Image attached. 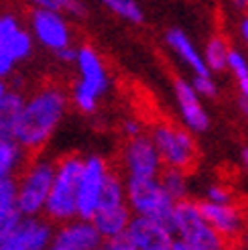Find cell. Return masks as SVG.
I'll return each instance as SVG.
<instances>
[{
	"label": "cell",
	"instance_id": "6da1fadb",
	"mask_svg": "<svg viewBox=\"0 0 248 250\" xmlns=\"http://www.w3.org/2000/svg\"><path fill=\"white\" fill-rule=\"evenodd\" d=\"M67 96L55 85L43 87L31 98H24L21 114L12 128L15 139L24 151H37L53 136L63 120Z\"/></svg>",
	"mask_w": 248,
	"mask_h": 250
},
{
	"label": "cell",
	"instance_id": "7a4b0ae2",
	"mask_svg": "<svg viewBox=\"0 0 248 250\" xmlns=\"http://www.w3.org/2000/svg\"><path fill=\"white\" fill-rule=\"evenodd\" d=\"M173 246L171 250H220L226 240L202 216L200 206L187 197L175 202L173 208Z\"/></svg>",
	"mask_w": 248,
	"mask_h": 250
},
{
	"label": "cell",
	"instance_id": "3957f363",
	"mask_svg": "<svg viewBox=\"0 0 248 250\" xmlns=\"http://www.w3.org/2000/svg\"><path fill=\"white\" fill-rule=\"evenodd\" d=\"M83 169L82 157H65L59 163H55V175L53 183L49 189L43 216L51 222H67L71 218H78L76 199H78V183Z\"/></svg>",
	"mask_w": 248,
	"mask_h": 250
},
{
	"label": "cell",
	"instance_id": "277c9868",
	"mask_svg": "<svg viewBox=\"0 0 248 250\" xmlns=\"http://www.w3.org/2000/svg\"><path fill=\"white\" fill-rule=\"evenodd\" d=\"M124 185H126V204L132 214L148 216L171 228L175 199L165 191L159 177H128L126 175Z\"/></svg>",
	"mask_w": 248,
	"mask_h": 250
},
{
	"label": "cell",
	"instance_id": "5b68a950",
	"mask_svg": "<svg viewBox=\"0 0 248 250\" xmlns=\"http://www.w3.org/2000/svg\"><path fill=\"white\" fill-rule=\"evenodd\" d=\"M76 65L80 71V80L73 87V102L83 112V114H92L98 106L100 96L108 90V73L102 63L100 55H98L92 47H80L76 55Z\"/></svg>",
	"mask_w": 248,
	"mask_h": 250
},
{
	"label": "cell",
	"instance_id": "8992f818",
	"mask_svg": "<svg viewBox=\"0 0 248 250\" xmlns=\"http://www.w3.org/2000/svg\"><path fill=\"white\" fill-rule=\"evenodd\" d=\"M55 163L47 159L33 161L17 181V209L22 216H41L53 183Z\"/></svg>",
	"mask_w": 248,
	"mask_h": 250
},
{
	"label": "cell",
	"instance_id": "52a82bcc",
	"mask_svg": "<svg viewBox=\"0 0 248 250\" xmlns=\"http://www.w3.org/2000/svg\"><path fill=\"white\" fill-rule=\"evenodd\" d=\"M151 139L163 161V167H175L187 171L197 157V148L191 132L173 124H159L155 126Z\"/></svg>",
	"mask_w": 248,
	"mask_h": 250
},
{
	"label": "cell",
	"instance_id": "ba28073f",
	"mask_svg": "<svg viewBox=\"0 0 248 250\" xmlns=\"http://www.w3.org/2000/svg\"><path fill=\"white\" fill-rule=\"evenodd\" d=\"M108 173V165L100 157H88L83 159V169L80 175L78 183V199H76V209L78 218L90 220L94 211L98 209L102 195V185Z\"/></svg>",
	"mask_w": 248,
	"mask_h": 250
},
{
	"label": "cell",
	"instance_id": "9c48e42d",
	"mask_svg": "<svg viewBox=\"0 0 248 250\" xmlns=\"http://www.w3.org/2000/svg\"><path fill=\"white\" fill-rule=\"evenodd\" d=\"M124 236L130 244V250H171L175 238L169 226L141 214H132Z\"/></svg>",
	"mask_w": 248,
	"mask_h": 250
},
{
	"label": "cell",
	"instance_id": "30bf717a",
	"mask_svg": "<svg viewBox=\"0 0 248 250\" xmlns=\"http://www.w3.org/2000/svg\"><path fill=\"white\" fill-rule=\"evenodd\" d=\"M53 222L41 216H21L0 250H43L51 244Z\"/></svg>",
	"mask_w": 248,
	"mask_h": 250
},
{
	"label": "cell",
	"instance_id": "8fae6325",
	"mask_svg": "<svg viewBox=\"0 0 248 250\" xmlns=\"http://www.w3.org/2000/svg\"><path fill=\"white\" fill-rule=\"evenodd\" d=\"M31 33L43 47L57 53L59 49L71 45V29L63 15L49 8H35L31 15Z\"/></svg>",
	"mask_w": 248,
	"mask_h": 250
},
{
	"label": "cell",
	"instance_id": "7c38bea8",
	"mask_svg": "<svg viewBox=\"0 0 248 250\" xmlns=\"http://www.w3.org/2000/svg\"><path fill=\"white\" fill-rule=\"evenodd\" d=\"M104 238L96 230L92 220L85 218H71L61 222L59 228L53 230L51 246L53 250H96L100 248Z\"/></svg>",
	"mask_w": 248,
	"mask_h": 250
},
{
	"label": "cell",
	"instance_id": "4fadbf2b",
	"mask_svg": "<svg viewBox=\"0 0 248 250\" xmlns=\"http://www.w3.org/2000/svg\"><path fill=\"white\" fill-rule=\"evenodd\" d=\"M124 167L128 177H159L163 161L151 136H132L124 148Z\"/></svg>",
	"mask_w": 248,
	"mask_h": 250
},
{
	"label": "cell",
	"instance_id": "5bb4252c",
	"mask_svg": "<svg viewBox=\"0 0 248 250\" xmlns=\"http://www.w3.org/2000/svg\"><path fill=\"white\" fill-rule=\"evenodd\" d=\"M197 206H200V211L206 218V222L224 240H236L238 236H242L246 222H244L242 211L236 206H232V202L230 204H216V202L206 199V202L197 204Z\"/></svg>",
	"mask_w": 248,
	"mask_h": 250
},
{
	"label": "cell",
	"instance_id": "9a60e30c",
	"mask_svg": "<svg viewBox=\"0 0 248 250\" xmlns=\"http://www.w3.org/2000/svg\"><path fill=\"white\" fill-rule=\"evenodd\" d=\"M175 96H177V106L181 112V118L185 126L193 132H206L209 126V116L202 104V96L195 92V87L189 82L177 80L175 82Z\"/></svg>",
	"mask_w": 248,
	"mask_h": 250
},
{
	"label": "cell",
	"instance_id": "2e32d148",
	"mask_svg": "<svg viewBox=\"0 0 248 250\" xmlns=\"http://www.w3.org/2000/svg\"><path fill=\"white\" fill-rule=\"evenodd\" d=\"M130 218H132V211L128 204H118V206H100L90 220L96 226V230L100 232L102 238L110 240L126 230Z\"/></svg>",
	"mask_w": 248,
	"mask_h": 250
},
{
	"label": "cell",
	"instance_id": "e0dca14e",
	"mask_svg": "<svg viewBox=\"0 0 248 250\" xmlns=\"http://www.w3.org/2000/svg\"><path fill=\"white\" fill-rule=\"evenodd\" d=\"M167 45L177 53V57L187 65L193 73H212L207 69L204 55L197 51L195 45L189 41V37L185 35L181 29H171L167 33Z\"/></svg>",
	"mask_w": 248,
	"mask_h": 250
},
{
	"label": "cell",
	"instance_id": "ac0fdd59",
	"mask_svg": "<svg viewBox=\"0 0 248 250\" xmlns=\"http://www.w3.org/2000/svg\"><path fill=\"white\" fill-rule=\"evenodd\" d=\"M24 148L12 139V136H2L0 139V181L15 177L17 169L22 165Z\"/></svg>",
	"mask_w": 248,
	"mask_h": 250
},
{
	"label": "cell",
	"instance_id": "d6986e66",
	"mask_svg": "<svg viewBox=\"0 0 248 250\" xmlns=\"http://www.w3.org/2000/svg\"><path fill=\"white\" fill-rule=\"evenodd\" d=\"M24 104V96L17 90H10L0 100V134H10L15 128V122L21 114V108Z\"/></svg>",
	"mask_w": 248,
	"mask_h": 250
},
{
	"label": "cell",
	"instance_id": "ffe728a7",
	"mask_svg": "<svg viewBox=\"0 0 248 250\" xmlns=\"http://www.w3.org/2000/svg\"><path fill=\"white\" fill-rule=\"evenodd\" d=\"M159 181L165 187V191L179 202V199L187 197V179H185V171L175 167H165L159 173Z\"/></svg>",
	"mask_w": 248,
	"mask_h": 250
},
{
	"label": "cell",
	"instance_id": "44dd1931",
	"mask_svg": "<svg viewBox=\"0 0 248 250\" xmlns=\"http://www.w3.org/2000/svg\"><path fill=\"white\" fill-rule=\"evenodd\" d=\"M228 45L224 39H220V37H212V39L207 41L206 49H204V61L209 71H222L226 69V59H228Z\"/></svg>",
	"mask_w": 248,
	"mask_h": 250
},
{
	"label": "cell",
	"instance_id": "7402d4cb",
	"mask_svg": "<svg viewBox=\"0 0 248 250\" xmlns=\"http://www.w3.org/2000/svg\"><path fill=\"white\" fill-rule=\"evenodd\" d=\"M4 45L8 47V51L15 57V61H22L33 53V35L24 29H19L4 41Z\"/></svg>",
	"mask_w": 248,
	"mask_h": 250
},
{
	"label": "cell",
	"instance_id": "603a6c76",
	"mask_svg": "<svg viewBox=\"0 0 248 250\" xmlns=\"http://www.w3.org/2000/svg\"><path fill=\"white\" fill-rule=\"evenodd\" d=\"M37 8H49V10H57V12H67L69 17L83 19L85 17V6L82 0H31Z\"/></svg>",
	"mask_w": 248,
	"mask_h": 250
},
{
	"label": "cell",
	"instance_id": "cb8c5ba5",
	"mask_svg": "<svg viewBox=\"0 0 248 250\" xmlns=\"http://www.w3.org/2000/svg\"><path fill=\"white\" fill-rule=\"evenodd\" d=\"M102 2L108 10H112L114 15L126 19L130 22H143L145 19L143 8L136 4V0H102Z\"/></svg>",
	"mask_w": 248,
	"mask_h": 250
},
{
	"label": "cell",
	"instance_id": "d4e9b609",
	"mask_svg": "<svg viewBox=\"0 0 248 250\" xmlns=\"http://www.w3.org/2000/svg\"><path fill=\"white\" fill-rule=\"evenodd\" d=\"M17 209V179L8 177L0 181V216Z\"/></svg>",
	"mask_w": 248,
	"mask_h": 250
},
{
	"label": "cell",
	"instance_id": "484cf974",
	"mask_svg": "<svg viewBox=\"0 0 248 250\" xmlns=\"http://www.w3.org/2000/svg\"><path fill=\"white\" fill-rule=\"evenodd\" d=\"M191 85L195 87V92L202 98H214L218 94V85L212 78V73H193Z\"/></svg>",
	"mask_w": 248,
	"mask_h": 250
},
{
	"label": "cell",
	"instance_id": "4316f807",
	"mask_svg": "<svg viewBox=\"0 0 248 250\" xmlns=\"http://www.w3.org/2000/svg\"><path fill=\"white\" fill-rule=\"evenodd\" d=\"M226 67L234 73V76H236V80L248 76V59L240 51H236V49H230V51H228Z\"/></svg>",
	"mask_w": 248,
	"mask_h": 250
},
{
	"label": "cell",
	"instance_id": "83f0119b",
	"mask_svg": "<svg viewBox=\"0 0 248 250\" xmlns=\"http://www.w3.org/2000/svg\"><path fill=\"white\" fill-rule=\"evenodd\" d=\"M21 216H22V214H21L19 209H12V211H8V214L0 216V246L4 244V240L10 236V232L15 230V226L19 224Z\"/></svg>",
	"mask_w": 248,
	"mask_h": 250
},
{
	"label": "cell",
	"instance_id": "f1b7e54d",
	"mask_svg": "<svg viewBox=\"0 0 248 250\" xmlns=\"http://www.w3.org/2000/svg\"><path fill=\"white\" fill-rule=\"evenodd\" d=\"M15 57L10 55L8 47L4 45V41H0V80H4L6 76H10L12 69H15Z\"/></svg>",
	"mask_w": 248,
	"mask_h": 250
},
{
	"label": "cell",
	"instance_id": "f546056e",
	"mask_svg": "<svg viewBox=\"0 0 248 250\" xmlns=\"http://www.w3.org/2000/svg\"><path fill=\"white\" fill-rule=\"evenodd\" d=\"M19 29H21V24L12 15H2L0 17V41H6L8 37L15 31H19Z\"/></svg>",
	"mask_w": 248,
	"mask_h": 250
},
{
	"label": "cell",
	"instance_id": "4dcf8cb0",
	"mask_svg": "<svg viewBox=\"0 0 248 250\" xmlns=\"http://www.w3.org/2000/svg\"><path fill=\"white\" fill-rule=\"evenodd\" d=\"M206 199L216 202V204H230L232 202V193L228 189H224V187H220V185H212V187H207Z\"/></svg>",
	"mask_w": 248,
	"mask_h": 250
},
{
	"label": "cell",
	"instance_id": "1f68e13d",
	"mask_svg": "<svg viewBox=\"0 0 248 250\" xmlns=\"http://www.w3.org/2000/svg\"><path fill=\"white\" fill-rule=\"evenodd\" d=\"M122 128H124V134H126L128 139H132V136H139V134H141V124L136 122V120H126Z\"/></svg>",
	"mask_w": 248,
	"mask_h": 250
},
{
	"label": "cell",
	"instance_id": "d6a6232c",
	"mask_svg": "<svg viewBox=\"0 0 248 250\" xmlns=\"http://www.w3.org/2000/svg\"><path fill=\"white\" fill-rule=\"evenodd\" d=\"M76 55H78V49H71V45L59 49V51H57V57L61 61H76Z\"/></svg>",
	"mask_w": 248,
	"mask_h": 250
},
{
	"label": "cell",
	"instance_id": "836d02e7",
	"mask_svg": "<svg viewBox=\"0 0 248 250\" xmlns=\"http://www.w3.org/2000/svg\"><path fill=\"white\" fill-rule=\"evenodd\" d=\"M238 87H240V94L244 100H248V76L238 78Z\"/></svg>",
	"mask_w": 248,
	"mask_h": 250
},
{
	"label": "cell",
	"instance_id": "e575fe53",
	"mask_svg": "<svg viewBox=\"0 0 248 250\" xmlns=\"http://www.w3.org/2000/svg\"><path fill=\"white\" fill-rule=\"evenodd\" d=\"M240 35H242V39H244V43L248 45V15L242 19V22H240Z\"/></svg>",
	"mask_w": 248,
	"mask_h": 250
},
{
	"label": "cell",
	"instance_id": "d590c367",
	"mask_svg": "<svg viewBox=\"0 0 248 250\" xmlns=\"http://www.w3.org/2000/svg\"><path fill=\"white\" fill-rule=\"evenodd\" d=\"M232 2H234V6L240 8V10H246L248 8V0H232Z\"/></svg>",
	"mask_w": 248,
	"mask_h": 250
},
{
	"label": "cell",
	"instance_id": "8d00e7d4",
	"mask_svg": "<svg viewBox=\"0 0 248 250\" xmlns=\"http://www.w3.org/2000/svg\"><path fill=\"white\" fill-rule=\"evenodd\" d=\"M8 92V85H6V82L4 80H0V100L4 98V94Z\"/></svg>",
	"mask_w": 248,
	"mask_h": 250
},
{
	"label": "cell",
	"instance_id": "74e56055",
	"mask_svg": "<svg viewBox=\"0 0 248 250\" xmlns=\"http://www.w3.org/2000/svg\"><path fill=\"white\" fill-rule=\"evenodd\" d=\"M240 106H242V112H244V116L248 118V100H244V98H242V104H240Z\"/></svg>",
	"mask_w": 248,
	"mask_h": 250
},
{
	"label": "cell",
	"instance_id": "f35d334b",
	"mask_svg": "<svg viewBox=\"0 0 248 250\" xmlns=\"http://www.w3.org/2000/svg\"><path fill=\"white\" fill-rule=\"evenodd\" d=\"M242 163L248 167V146L244 148V151H242Z\"/></svg>",
	"mask_w": 248,
	"mask_h": 250
},
{
	"label": "cell",
	"instance_id": "ab89813d",
	"mask_svg": "<svg viewBox=\"0 0 248 250\" xmlns=\"http://www.w3.org/2000/svg\"><path fill=\"white\" fill-rule=\"evenodd\" d=\"M244 242H246V246H248V236H244Z\"/></svg>",
	"mask_w": 248,
	"mask_h": 250
}]
</instances>
